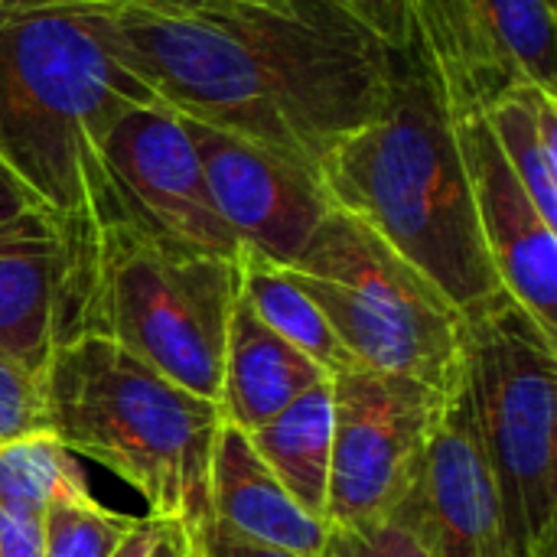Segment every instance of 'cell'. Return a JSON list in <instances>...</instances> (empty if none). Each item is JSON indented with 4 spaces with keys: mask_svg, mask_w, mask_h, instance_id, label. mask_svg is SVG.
Here are the masks:
<instances>
[{
    "mask_svg": "<svg viewBox=\"0 0 557 557\" xmlns=\"http://www.w3.org/2000/svg\"><path fill=\"white\" fill-rule=\"evenodd\" d=\"M88 23L180 117L317 173L382 108L398 69V52L333 0H228L183 16L114 13Z\"/></svg>",
    "mask_w": 557,
    "mask_h": 557,
    "instance_id": "obj_1",
    "label": "cell"
},
{
    "mask_svg": "<svg viewBox=\"0 0 557 557\" xmlns=\"http://www.w3.org/2000/svg\"><path fill=\"white\" fill-rule=\"evenodd\" d=\"M333 209L359 219L467 310L503 290L486 255L454 117L418 46L398 52L382 108L320 163Z\"/></svg>",
    "mask_w": 557,
    "mask_h": 557,
    "instance_id": "obj_2",
    "label": "cell"
},
{
    "mask_svg": "<svg viewBox=\"0 0 557 557\" xmlns=\"http://www.w3.org/2000/svg\"><path fill=\"white\" fill-rule=\"evenodd\" d=\"M42 401L46 431L59 444L124 480L147 503V516L202 535L212 522L209 476L222 428L215 401L98 333L55 349L42 372Z\"/></svg>",
    "mask_w": 557,
    "mask_h": 557,
    "instance_id": "obj_3",
    "label": "cell"
},
{
    "mask_svg": "<svg viewBox=\"0 0 557 557\" xmlns=\"http://www.w3.org/2000/svg\"><path fill=\"white\" fill-rule=\"evenodd\" d=\"M137 104H160L88 16L0 0V157L59 215L91 222L98 147Z\"/></svg>",
    "mask_w": 557,
    "mask_h": 557,
    "instance_id": "obj_4",
    "label": "cell"
},
{
    "mask_svg": "<svg viewBox=\"0 0 557 557\" xmlns=\"http://www.w3.org/2000/svg\"><path fill=\"white\" fill-rule=\"evenodd\" d=\"M463 385L509 557L557 542V336L506 290L460 310Z\"/></svg>",
    "mask_w": 557,
    "mask_h": 557,
    "instance_id": "obj_5",
    "label": "cell"
},
{
    "mask_svg": "<svg viewBox=\"0 0 557 557\" xmlns=\"http://www.w3.org/2000/svg\"><path fill=\"white\" fill-rule=\"evenodd\" d=\"M242 261L144 235L124 222H91V333L219 401Z\"/></svg>",
    "mask_w": 557,
    "mask_h": 557,
    "instance_id": "obj_6",
    "label": "cell"
},
{
    "mask_svg": "<svg viewBox=\"0 0 557 557\" xmlns=\"http://www.w3.org/2000/svg\"><path fill=\"white\" fill-rule=\"evenodd\" d=\"M284 271L323 310L359 366L437 392H454L463 379L460 310L359 219L330 209Z\"/></svg>",
    "mask_w": 557,
    "mask_h": 557,
    "instance_id": "obj_7",
    "label": "cell"
},
{
    "mask_svg": "<svg viewBox=\"0 0 557 557\" xmlns=\"http://www.w3.org/2000/svg\"><path fill=\"white\" fill-rule=\"evenodd\" d=\"M98 176L91 222H124L173 245L245 258L212 206L186 121L166 104H137L108 127Z\"/></svg>",
    "mask_w": 557,
    "mask_h": 557,
    "instance_id": "obj_8",
    "label": "cell"
},
{
    "mask_svg": "<svg viewBox=\"0 0 557 557\" xmlns=\"http://www.w3.org/2000/svg\"><path fill=\"white\" fill-rule=\"evenodd\" d=\"M333 382V460L326 525L392 516L411 493L450 392L352 366Z\"/></svg>",
    "mask_w": 557,
    "mask_h": 557,
    "instance_id": "obj_9",
    "label": "cell"
},
{
    "mask_svg": "<svg viewBox=\"0 0 557 557\" xmlns=\"http://www.w3.org/2000/svg\"><path fill=\"white\" fill-rule=\"evenodd\" d=\"M411 42L450 114L483 108L509 85L557 91L552 0H405Z\"/></svg>",
    "mask_w": 557,
    "mask_h": 557,
    "instance_id": "obj_10",
    "label": "cell"
},
{
    "mask_svg": "<svg viewBox=\"0 0 557 557\" xmlns=\"http://www.w3.org/2000/svg\"><path fill=\"white\" fill-rule=\"evenodd\" d=\"M91 333V222L55 212L0 228V349L42 375L55 349Z\"/></svg>",
    "mask_w": 557,
    "mask_h": 557,
    "instance_id": "obj_11",
    "label": "cell"
},
{
    "mask_svg": "<svg viewBox=\"0 0 557 557\" xmlns=\"http://www.w3.org/2000/svg\"><path fill=\"white\" fill-rule=\"evenodd\" d=\"M186 127L212 206L238 238L245 258L287 268L333 209L320 173L235 134L193 121Z\"/></svg>",
    "mask_w": 557,
    "mask_h": 557,
    "instance_id": "obj_12",
    "label": "cell"
},
{
    "mask_svg": "<svg viewBox=\"0 0 557 557\" xmlns=\"http://www.w3.org/2000/svg\"><path fill=\"white\" fill-rule=\"evenodd\" d=\"M398 512L431 557H509L496 480L463 379L444 401L418 480Z\"/></svg>",
    "mask_w": 557,
    "mask_h": 557,
    "instance_id": "obj_13",
    "label": "cell"
},
{
    "mask_svg": "<svg viewBox=\"0 0 557 557\" xmlns=\"http://www.w3.org/2000/svg\"><path fill=\"white\" fill-rule=\"evenodd\" d=\"M454 131L463 153L480 235L503 290L557 336V225L506 163L483 111H457Z\"/></svg>",
    "mask_w": 557,
    "mask_h": 557,
    "instance_id": "obj_14",
    "label": "cell"
},
{
    "mask_svg": "<svg viewBox=\"0 0 557 557\" xmlns=\"http://www.w3.org/2000/svg\"><path fill=\"white\" fill-rule=\"evenodd\" d=\"M209 506L212 525L242 542L297 557H323L326 522L300 509L258 457L248 434L225 421L212 450Z\"/></svg>",
    "mask_w": 557,
    "mask_h": 557,
    "instance_id": "obj_15",
    "label": "cell"
},
{
    "mask_svg": "<svg viewBox=\"0 0 557 557\" xmlns=\"http://www.w3.org/2000/svg\"><path fill=\"white\" fill-rule=\"evenodd\" d=\"M326 379L330 375L310 356H304L287 339H281L238 297L228 323L222 388L215 401L225 424L248 434L268 424L290 401H297L304 392H310Z\"/></svg>",
    "mask_w": 557,
    "mask_h": 557,
    "instance_id": "obj_16",
    "label": "cell"
},
{
    "mask_svg": "<svg viewBox=\"0 0 557 557\" xmlns=\"http://www.w3.org/2000/svg\"><path fill=\"white\" fill-rule=\"evenodd\" d=\"M248 441L297 506L323 519L333 460V382L304 392L268 424L248 431Z\"/></svg>",
    "mask_w": 557,
    "mask_h": 557,
    "instance_id": "obj_17",
    "label": "cell"
},
{
    "mask_svg": "<svg viewBox=\"0 0 557 557\" xmlns=\"http://www.w3.org/2000/svg\"><path fill=\"white\" fill-rule=\"evenodd\" d=\"M480 111L539 212L557 225V91L532 82L509 85Z\"/></svg>",
    "mask_w": 557,
    "mask_h": 557,
    "instance_id": "obj_18",
    "label": "cell"
},
{
    "mask_svg": "<svg viewBox=\"0 0 557 557\" xmlns=\"http://www.w3.org/2000/svg\"><path fill=\"white\" fill-rule=\"evenodd\" d=\"M242 300L255 310L261 323H268L294 349L310 356L330 379L359 366L333 333L323 310L284 268L258 258H242Z\"/></svg>",
    "mask_w": 557,
    "mask_h": 557,
    "instance_id": "obj_19",
    "label": "cell"
},
{
    "mask_svg": "<svg viewBox=\"0 0 557 557\" xmlns=\"http://www.w3.org/2000/svg\"><path fill=\"white\" fill-rule=\"evenodd\" d=\"M69 506H101L78 457L49 431L0 444V509L46 516Z\"/></svg>",
    "mask_w": 557,
    "mask_h": 557,
    "instance_id": "obj_20",
    "label": "cell"
},
{
    "mask_svg": "<svg viewBox=\"0 0 557 557\" xmlns=\"http://www.w3.org/2000/svg\"><path fill=\"white\" fill-rule=\"evenodd\" d=\"M140 516L69 506L42 516V557H111Z\"/></svg>",
    "mask_w": 557,
    "mask_h": 557,
    "instance_id": "obj_21",
    "label": "cell"
},
{
    "mask_svg": "<svg viewBox=\"0 0 557 557\" xmlns=\"http://www.w3.org/2000/svg\"><path fill=\"white\" fill-rule=\"evenodd\" d=\"M323 557H431V552L395 509L392 516L359 525H326Z\"/></svg>",
    "mask_w": 557,
    "mask_h": 557,
    "instance_id": "obj_22",
    "label": "cell"
},
{
    "mask_svg": "<svg viewBox=\"0 0 557 557\" xmlns=\"http://www.w3.org/2000/svg\"><path fill=\"white\" fill-rule=\"evenodd\" d=\"M46 431V401L42 375L20 366L0 349V444L42 434Z\"/></svg>",
    "mask_w": 557,
    "mask_h": 557,
    "instance_id": "obj_23",
    "label": "cell"
},
{
    "mask_svg": "<svg viewBox=\"0 0 557 557\" xmlns=\"http://www.w3.org/2000/svg\"><path fill=\"white\" fill-rule=\"evenodd\" d=\"M189 545V535L173 519L140 516L131 535L117 545L111 557H183Z\"/></svg>",
    "mask_w": 557,
    "mask_h": 557,
    "instance_id": "obj_24",
    "label": "cell"
},
{
    "mask_svg": "<svg viewBox=\"0 0 557 557\" xmlns=\"http://www.w3.org/2000/svg\"><path fill=\"white\" fill-rule=\"evenodd\" d=\"M349 16H356L366 29H372L382 42L401 52L411 39L408 3L405 0H333Z\"/></svg>",
    "mask_w": 557,
    "mask_h": 557,
    "instance_id": "obj_25",
    "label": "cell"
},
{
    "mask_svg": "<svg viewBox=\"0 0 557 557\" xmlns=\"http://www.w3.org/2000/svg\"><path fill=\"white\" fill-rule=\"evenodd\" d=\"M0 557H42V519L0 509Z\"/></svg>",
    "mask_w": 557,
    "mask_h": 557,
    "instance_id": "obj_26",
    "label": "cell"
},
{
    "mask_svg": "<svg viewBox=\"0 0 557 557\" xmlns=\"http://www.w3.org/2000/svg\"><path fill=\"white\" fill-rule=\"evenodd\" d=\"M39 212H52L16 173L13 166L0 157V228L13 225L26 215H39Z\"/></svg>",
    "mask_w": 557,
    "mask_h": 557,
    "instance_id": "obj_27",
    "label": "cell"
},
{
    "mask_svg": "<svg viewBox=\"0 0 557 557\" xmlns=\"http://www.w3.org/2000/svg\"><path fill=\"white\" fill-rule=\"evenodd\" d=\"M199 545H202V555L206 557H297L287 555V552H274V548H261V545H251V542H242L228 532H222L219 525H206L202 535H199Z\"/></svg>",
    "mask_w": 557,
    "mask_h": 557,
    "instance_id": "obj_28",
    "label": "cell"
},
{
    "mask_svg": "<svg viewBox=\"0 0 557 557\" xmlns=\"http://www.w3.org/2000/svg\"><path fill=\"white\" fill-rule=\"evenodd\" d=\"M183 557H206L202 555V545H199V535H196V539L189 535V545H186V555Z\"/></svg>",
    "mask_w": 557,
    "mask_h": 557,
    "instance_id": "obj_29",
    "label": "cell"
},
{
    "mask_svg": "<svg viewBox=\"0 0 557 557\" xmlns=\"http://www.w3.org/2000/svg\"><path fill=\"white\" fill-rule=\"evenodd\" d=\"M529 557H557V542L555 545H545V548H539L535 555H529Z\"/></svg>",
    "mask_w": 557,
    "mask_h": 557,
    "instance_id": "obj_30",
    "label": "cell"
}]
</instances>
